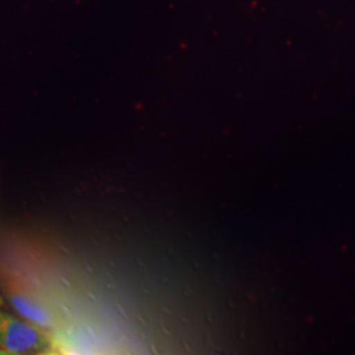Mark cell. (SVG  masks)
<instances>
[{
    "mask_svg": "<svg viewBox=\"0 0 355 355\" xmlns=\"http://www.w3.org/2000/svg\"><path fill=\"white\" fill-rule=\"evenodd\" d=\"M7 300L13 309L23 318L36 325L38 328L51 330L55 328L57 320L46 305L38 302L36 297L26 295L20 291L7 293Z\"/></svg>",
    "mask_w": 355,
    "mask_h": 355,
    "instance_id": "obj_2",
    "label": "cell"
},
{
    "mask_svg": "<svg viewBox=\"0 0 355 355\" xmlns=\"http://www.w3.org/2000/svg\"><path fill=\"white\" fill-rule=\"evenodd\" d=\"M0 347L8 354H38L49 347V338L36 325L0 309Z\"/></svg>",
    "mask_w": 355,
    "mask_h": 355,
    "instance_id": "obj_1",
    "label": "cell"
},
{
    "mask_svg": "<svg viewBox=\"0 0 355 355\" xmlns=\"http://www.w3.org/2000/svg\"><path fill=\"white\" fill-rule=\"evenodd\" d=\"M4 299H6V295L3 293L1 288H0V309H3V306H4Z\"/></svg>",
    "mask_w": 355,
    "mask_h": 355,
    "instance_id": "obj_3",
    "label": "cell"
}]
</instances>
